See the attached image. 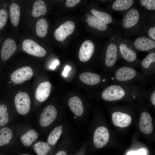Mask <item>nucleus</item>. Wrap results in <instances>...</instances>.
Instances as JSON below:
<instances>
[{
    "mask_svg": "<svg viewBox=\"0 0 155 155\" xmlns=\"http://www.w3.org/2000/svg\"><path fill=\"white\" fill-rule=\"evenodd\" d=\"M17 48L15 41L9 38L3 42L1 51V57L3 61H6L14 53Z\"/></svg>",
    "mask_w": 155,
    "mask_h": 155,
    "instance_id": "ddd939ff",
    "label": "nucleus"
},
{
    "mask_svg": "<svg viewBox=\"0 0 155 155\" xmlns=\"http://www.w3.org/2000/svg\"><path fill=\"white\" fill-rule=\"evenodd\" d=\"M38 136V134L35 130L31 129L21 137L20 140L24 146L28 147L31 145Z\"/></svg>",
    "mask_w": 155,
    "mask_h": 155,
    "instance_id": "b1692460",
    "label": "nucleus"
},
{
    "mask_svg": "<svg viewBox=\"0 0 155 155\" xmlns=\"http://www.w3.org/2000/svg\"><path fill=\"white\" fill-rule=\"evenodd\" d=\"M112 117L113 124L121 127H125L129 126L131 121V118L129 115L120 112H114Z\"/></svg>",
    "mask_w": 155,
    "mask_h": 155,
    "instance_id": "4468645a",
    "label": "nucleus"
},
{
    "mask_svg": "<svg viewBox=\"0 0 155 155\" xmlns=\"http://www.w3.org/2000/svg\"><path fill=\"white\" fill-rule=\"evenodd\" d=\"M146 94L144 89L140 86L115 83L108 86L102 92L101 96L104 100L113 101L129 96L135 98L136 95Z\"/></svg>",
    "mask_w": 155,
    "mask_h": 155,
    "instance_id": "f257e3e1",
    "label": "nucleus"
},
{
    "mask_svg": "<svg viewBox=\"0 0 155 155\" xmlns=\"http://www.w3.org/2000/svg\"><path fill=\"white\" fill-rule=\"evenodd\" d=\"M90 12L93 16L97 18L106 24H111L112 22V17L107 13L95 9H91Z\"/></svg>",
    "mask_w": 155,
    "mask_h": 155,
    "instance_id": "c85d7f7f",
    "label": "nucleus"
},
{
    "mask_svg": "<svg viewBox=\"0 0 155 155\" xmlns=\"http://www.w3.org/2000/svg\"></svg>",
    "mask_w": 155,
    "mask_h": 155,
    "instance_id": "79ce46f5",
    "label": "nucleus"
},
{
    "mask_svg": "<svg viewBox=\"0 0 155 155\" xmlns=\"http://www.w3.org/2000/svg\"><path fill=\"white\" fill-rule=\"evenodd\" d=\"M140 13L137 9H130L124 17L122 25L125 28H130L135 26L138 22L140 18Z\"/></svg>",
    "mask_w": 155,
    "mask_h": 155,
    "instance_id": "f8f14e48",
    "label": "nucleus"
},
{
    "mask_svg": "<svg viewBox=\"0 0 155 155\" xmlns=\"http://www.w3.org/2000/svg\"><path fill=\"white\" fill-rule=\"evenodd\" d=\"M152 121V117L149 113L146 112L142 113L139 122V127L143 133L149 134L152 132L153 130Z\"/></svg>",
    "mask_w": 155,
    "mask_h": 155,
    "instance_id": "dca6fc26",
    "label": "nucleus"
},
{
    "mask_svg": "<svg viewBox=\"0 0 155 155\" xmlns=\"http://www.w3.org/2000/svg\"><path fill=\"white\" fill-rule=\"evenodd\" d=\"M62 133V130L60 127L55 128L51 132L47 139L48 143L51 145H54L57 142Z\"/></svg>",
    "mask_w": 155,
    "mask_h": 155,
    "instance_id": "c756f323",
    "label": "nucleus"
},
{
    "mask_svg": "<svg viewBox=\"0 0 155 155\" xmlns=\"http://www.w3.org/2000/svg\"><path fill=\"white\" fill-rule=\"evenodd\" d=\"M119 50L122 57L126 61L133 63L136 60L137 56L135 52L129 48L125 44L121 43Z\"/></svg>",
    "mask_w": 155,
    "mask_h": 155,
    "instance_id": "a211bd4d",
    "label": "nucleus"
},
{
    "mask_svg": "<svg viewBox=\"0 0 155 155\" xmlns=\"http://www.w3.org/2000/svg\"><path fill=\"white\" fill-rule=\"evenodd\" d=\"M68 105L71 110L76 116H81L84 112L83 104L81 99L77 96L70 98L68 101Z\"/></svg>",
    "mask_w": 155,
    "mask_h": 155,
    "instance_id": "6ab92c4d",
    "label": "nucleus"
},
{
    "mask_svg": "<svg viewBox=\"0 0 155 155\" xmlns=\"http://www.w3.org/2000/svg\"><path fill=\"white\" fill-rule=\"evenodd\" d=\"M118 54L117 45L113 43H110L106 48L105 59V65L107 68L110 69V71L116 63Z\"/></svg>",
    "mask_w": 155,
    "mask_h": 155,
    "instance_id": "1a4fd4ad",
    "label": "nucleus"
},
{
    "mask_svg": "<svg viewBox=\"0 0 155 155\" xmlns=\"http://www.w3.org/2000/svg\"><path fill=\"white\" fill-rule=\"evenodd\" d=\"M49 25L46 20L41 18L38 20L36 24V32L39 37H44L47 33Z\"/></svg>",
    "mask_w": 155,
    "mask_h": 155,
    "instance_id": "393cba45",
    "label": "nucleus"
},
{
    "mask_svg": "<svg viewBox=\"0 0 155 155\" xmlns=\"http://www.w3.org/2000/svg\"><path fill=\"white\" fill-rule=\"evenodd\" d=\"M150 99L152 103L155 105V90L153 89L150 92Z\"/></svg>",
    "mask_w": 155,
    "mask_h": 155,
    "instance_id": "c9c22d12",
    "label": "nucleus"
},
{
    "mask_svg": "<svg viewBox=\"0 0 155 155\" xmlns=\"http://www.w3.org/2000/svg\"><path fill=\"white\" fill-rule=\"evenodd\" d=\"M9 11L12 25L14 26H17L20 21V6L16 3H12L10 6Z\"/></svg>",
    "mask_w": 155,
    "mask_h": 155,
    "instance_id": "412c9836",
    "label": "nucleus"
},
{
    "mask_svg": "<svg viewBox=\"0 0 155 155\" xmlns=\"http://www.w3.org/2000/svg\"><path fill=\"white\" fill-rule=\"evenodd\" d=\"M146 152L144 149H141L135 151H130L127 153V155H146Z\"/></svg>",
    "mask_w": 155,
    "mask_h": 155,
    "instance_id": "473e14b6",
    "label": "nucleus"
},
{
    "mask_svg": "<svg viewBox=\"0 0 155 155\" xmlns=\"http://www.w3.org/2000/svg\"><path fill=\"white\" fill-rule=\"evenodd\" d=\"M21 155H30L27 154H23Z\"/></svg>",
    "mask_w": 155,
    "mask_h": 155,
    "instance_id": "a19ab883",
    "label": "nucleus"
},
{
    "mask_svg": "<svg viewBox=\"0 0 155 155\" xmlns=\"http://www.w3.org/2000/svg\"><path fill=\"white\" fill-rule=\"evenodd\" d=\"M86 21L90 27L100 30L104 31L108 28L107 24L93 15H90Z\"/></svg>",
    "mask_w": 155,
    "mask_h": 155,
    "instance_id": "5701e85b",
    "label": "nucleus"
},
{
    "mask_svg": "<svg viewBox=\"0 0 155 155\" xmlns=\"http://www.w3.org/2000/svg\"><path fill=\"white\" fill-rule=\"evenodd\" d=\"M80 1V0H67L65 5L67 7H71L76 5Z\"/></svg>",
    "mask_w": 155,
    "mask_h": 155,
    "instance_id": "72a5a7b5",
    "label": "nucleus"
},
{
    "mask_svg": "<svg viewBox=\"0 0 155 155\" xmlns=\"http://www.w3.org/2000/svg\"><path fill=\"white\" fill-rule=\"evenodd\" d=\"M59 61L57 60H56L53 62L52 64L50 66V68L51 69H55L56 68V67L59 65Z\"/></svg>",
    "mask_w": 155,
    "mask_h": 155,
    "instance_id": "4c0bfd02",
    "label": "nucleus"
},
{
    "mask_svg": "<svg viewBox=\"0 0 155 155\" xmlns=\"http://www.w3.org/2000/svg\"><path fill=\"white\" fill-rule=\"evenodd\" d=\"M70 69V67L69 65H66L64 68V70L63 71L62 73V75L64 77H67V73Z\"/></svg>",
    "mask_w": 155,
    "mask_h": 155,
    "instance_id": "e433bc0d",
    "label": "nucleus"
},
{
    "mask_svg": "<svg viewBox=\"0 0 155 155\" xmlns=\"http://www.w3.org/2000/svg\"><path fill=\"white\" fill-rule=\"evenodd\" d=\"M109 133L105 127L100 126L95 131L93 137V142L95 146L98 148L104 147L108 141Z\"/></svg>",
    "mask_w": 155,
    "mask_h": 155,
    "instance_id": "6e6552de",
    "label": "nucleus"
},
{
    "mask_svg": "<svg viewBox=\"0 0 155 155\" xmlns=\"http://www.w3.org/2000/svg\"><path fill=\"white\" fill-rule=\"evenodd\" d=\"M57 111L55 108L52 105L47 106L43 110L40 116L39 123L43 127L51 124L55 119Z\"/></svg>",
    "mask_w": 155,
    "mask_h": 155,
    "instance_id": "0eeeda50",
    "label": "nucleus"
},
{
    "mask_svg": "<svg viewBox=\"0 0 155 155\" xmlns=\"http://www.w3.org/2000/svg\"><path fill=\"white\" fill-rule=\"evenodd\" d=\"M33 72L29 66H24L20 68L12 73L10 78L14 83L20 84L25 81L29 80L33 76Z\"/></svg>",
    "mask_w": 155,
    "mask_h": 155,
    "instance_id": "39448f33",
    "label": "nucleus"
},
{
    "mask_svg": "<svg viewBox=\"0 0 155 155\" xmlns=\"http://www.w3.org/2000/svg\"><path fill=\"white\" fill-rule=\"evenodd\" d=\"M22 48L23 51L27 53L36 57H42L46 54L44 48L30 39H26L23 41Z\"/></svg>",
    "mask_w": 155,
    "mask_h": 155,
    "instance_id": "20e7f679",
    "label": "nucleus"
},
{
    "mask_svg": "<svg viewBox=\"0 0 155 155\" xmlns=\"http://www.w3.org/2000/svg\"><path fill=\"white\" fill-rule=\"evenodd\" d=\"M90 16V14L89 13H87L86 14V16L88 18Z\"/></svg>",
    "mask_w": 155,
    "mask_h": 155,
    "instance_id": "ea45409f",
    "label": "nucleus"
},
{
    "mask_svg": "<svg viewBox=\"0 0 155 155\" xmlns=\"http://www.w3.org/2000/svg\"><path fill=\"white\" fill-rule=\"evenodd\" d=\"M148 34L150 37L154 40H155V27H151L148 32Z\"/></svg>",
    "mask_w": 155,
    "mask_h": 155,
    "instance_id": "f704fd0d",
    "label": "nucleus"
},
{
    "mask_svg": "<svg viewBox=\"0 0 155 155\" xmlns=\"http://www.w3.org/2000/svg\"><path fill=\"white\" fill-rule=\"evenodd\" d=\"M51 149L48 143L43 142H38L33 146V149L37 155H46Z\"/></svg>",
    "mask_w": 155,
    "mask_h": 155,
    "instance_id": "cd10ccee",
    "label": "nucleus"
},
{
    "mask_svg": "<svg viewBox=\"0 0 155 155\" xmlns=\"http://www.w3.org/2000/svg\"><path fill=\"white\" fill-rule=\"evenodd\" d=\"M15 106L18 112L21 115H25L29 111L30 107V99L28 95L24 92H20L15 96Z\"/></svg>",
    "mask_w": 155,
    "mask_h": 155,
    "instance_id": "7ed1b4c3",
    "label": "nucleus"
},
{
    "mask_svg": "<svg viewBox=\"0 0 155 155\" xmlns=\"http://www.w3.org/2000/svg\"><path fill=\"white\" fill-rule=\"evenodd\" d=\"M140 2L142 6L149 10H155V0H141Z\"/></svg>",
    "mask_w": 155,
    "mask_h": 155,
    "instance_id": "7c9ffc66",
    "label": "nucleus"
},
{
    "mask_svg": "<svg viewBox=\"0 0 155 155\" xmlns=\"http://www.w3.org/2000/svg\"><path fill=\"white\" fill-rule=\"evenodd\" d=\"M55 155H67V154L65 151H61L58 152Z\"/></svg>",
    "mask_w": 155,
    "mask_h": 155,
    "instance_id": "58836bf2",
    "label": "nucleus"
},
{
    "mask_svg": "<svg viewBox=\"0 0 155 155\" xmlns=\"http://www.w3.org/2000/svg\"><path fill=\"white\" fill-rule=\"evenodd\" d=\"M11 130L4 127L0 130V146L8 144L13 137Z\"/></svg>",
    "mask_w": 155,
    "mask_h": 155,
    "instance_id": "bb28decb",
    "label": "nucleus"
},
{
    "mask_svg": "<svg viewBox=\"0 0 155 155\" xmlns=\"http://www.w3.org/2000/svg\"><path fill=\"white\" fill-rule=\"evenodd\" d=\"M95 49L94 45L91 40H87L84 42L80 48L79 57L82 62L89 60L92 56Z\"/></svg>",
    "mask_w": 155,
    "mask_h": 155,
    "instance_id": "9d476101",
    "label": "nucleus"
},
{
    "mask_svg": "<svg viewBox=\"0 0 155 155\" xmlns=\"http://www.w3.org/2000/svg\"><path fill=\"white\" fill-rule=\"evenodd\" d=\"M155 52L150 53L142 60L141 63V67L143 72L142 74L147 76L153 75L155 71Z\"/></svg>",
    "mask_w": 155,
    "mask_h": 155,
    "instance_id": "9b49d317",
    "label": "nucleus"
},
{
    "mask_svg": "<svg viewBox=\"0 0 155 155\" xmlns=\"http://www.w3.org/2000/svg\"><path fill=\"white\" fill-rule=\"evenodd\" d=\"M111 71L110 80L115 83L127 84L136 82L143 83L148 79L147 76L129 66H122Z\"/></svg>",
    "mask_w": 155,
    "mask_h": 155,
    "instance_id": "f03ea898",
    "label": "nucleus"
},
{
    "mask_svg": "<svg viewBox=\"0 0 155 155\" xmlns=\"http://www.w3.org/2000/svg\"></svg>",
    "mask_w": 155,
    "mask_h": 155,
    "instance_id": "37998d69",
    "label": "nucleus"
},
{
    "mask_svg": "<svg viewBox=\"0 0 155 155\" xmlns=\"http://www.w3.org/2000/svg\"><path fill=\"white\" fill-rule=\"evenodd\" d=\"M47 10L44 1L38 0L34 3L32 14L34 17H38L45 14Z\"/></svg>",
    "mask_w": 155,
    "mask_h": 155,
    "instance_id": "4be33fe9",
    "label": "nucleus"
},
{
    "mask_svg": "<svg viewBox=\"0 0 155 155\" xmlns=\"http://www.w3.org/2000/svg\"><path fill=\"white\" fill-rule=\"evenodd\" d=\"M133 0H117L112 5V9L116 11H123L129 8L133 5Z\"/></svg>",
    "mask_w": 155,
    "mask_h": 155,
    "instance_id": "a878e982",
    "label": "nucleus"
},
{
    "mask_svg": "<svg viewBox=\"0 0 155 155\" xmlns=\"http://www.w3.org/2000/svg\"><path fill=\"white\" fill-rule=\"evenodd\" d=\"M8 18L7 10L4 8L0 10V30L2 29L5 25Z\"/></svg>",
    "mask_w": 155,
    "mask_h": 155,
    "instance_id": "2f4dec72",
    "label": "nucleus"
},
{
    "mask_svg": "<svg viewBox=\"0 0 155 155\" xmlns=\"http://www.w3.org/2000/svg\"><path fill=\"white\" fill-rule=\"evenodd\" d=\"M51 88V84L49 82H45L40 83L36 91L35 97L36 99L41 102L45 101L49 96Z\"/></svg>",
    "mask_w": 155,
    "mask_h": 155,
    "instance_id": "2eb2a0df",
    "label": "nucleus"
},
{
    "mask_svg": "<svg viewBox=\"0 0 155 155\" xmlns=\"http://www.w3.org/2000/svg\"><path fill=\"white\" fill-rule=\"evenodd\" d=\"M75 27V24L73 22H66L55 30L54 36L57 40L62 41L73 32Z\"/></svg>",
    "mask_w": 155,
    "mask_h": 155,
    "instance_id": "423d86ee",
    "label": "nucleus"
},
{
    "mask_svg": "<svg viewBox=\"0 0 155 155\" xmlns=\"http://www.w3.org/2000/svg\"><path fill=\"white\" fill-rule=\"evenodd\" d=\"M134 44L137 50L146 51L155 48V42L147 38L141 37L137 38L135 40Z\"/></svg>",
    "mask_w": 155,
    "mask_h": 155,
    "instance_id": "f3484780",
    "label": "nucleus"
},
{
    "mask_svg": "<svg viewBox=\"0 0 155 155\" xmlns=\"http://www.w3.org/2000/svg\"><path fill=\"white\" fill-rule=\"evenodd\" d=\"M80 80L84 83L89 85H94L98 84L101 80L100 76L95 73L85 72L80 75Z\"/></svg>",
    "mask_w": 155,
    "mask_h": 155,
    "instance_id": "aec40b11",
    "label": "nucleus"
}]
</instances>
